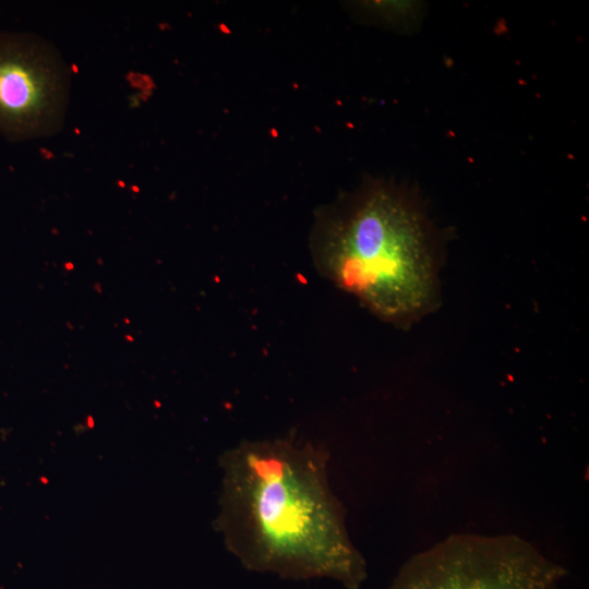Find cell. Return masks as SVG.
<instances>
[{
    "mask_svg": "<svg viewBox=\"0 0 589 589\" xmlns=\"http://www.w3.org/2000/svg\"><path fill=\"white\" fill-rule=\"evenodd\" d=\"M566 569L512 533H455L409 557L386 589H560Z\"/></svg>",
    "mask_w": 589,
    "mask_h": 589,
    "instance_id": "cell-3",
    "label": "cell"
},
{
    "mask_svg": "<svg viewBox=\"0 0 589 589\" xmlns=\"http://www.w3.org/2000/svg\"><path fill=\"white\" fill-rule=\"evenodd\" d=\"M71 76L59 50L29 32L0 29V135L25 142L58 133Z\"/></svg>",
    "mask_w": 589,
    "mask_h": 589,
    "instance_id": "cell-4",
    "label": "cell"
},
{
    "mask_svg": "<svg viewBox=\"0 0 589 589\" xmlns=\"http://www.w3.org/2000/svg\"><path fill=\"white\" fill-rule=\"evenodd\" d=\"M316 268L384 321L409 325L436 302V233L409 189L372 181L322 212Z\"/></svg>",
    "mask_w": 589,
    "mask_h": 589,
    "instance_id": "cell-2",
    "label": "cell"
},
{
    "mask_svg": "<svg viewBox=\"0 0 589 589\" xmlns=\"http://www.w3.org/2000/svg\"><path fill=\"white\" fill-rule=\"evenodd\" d=\"M216 525L247 569L284 579H327L360 589L368 577L320 445L279 436L243 441L220 459Z\"/></svg>",
    "mask_w": 589,
    "mask_h": 589,
    "instance_id": "cell-1",
    "label": "cell"
}]
</instances>
